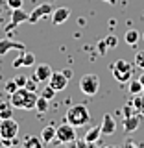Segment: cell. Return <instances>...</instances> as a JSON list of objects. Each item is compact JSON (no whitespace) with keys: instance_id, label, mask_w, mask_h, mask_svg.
Returning <instances> with one entry per match:
<instances>
[{"instance_id":"d590c367","label":"cell","mask_w":144,"mask_h":148,"mask_svg":"<svg viewBox=\"0 0 144 148\" xmlns=\"http://www.w3.org/2000/svg\"><path fill=\"white\" fill-rule=\"evenodd\" d=\"M139 82L142 83V89H144V74H141V78H139Z\"/></svg>"},{"instance_id":"e575fe53","label":"cell","mask_w":144,"mask_h":148,"mask_svg":"<svg viewBox=\"0 0 144 148\" xmlns=\"http://www.w3.org/2000/svg\"><path fill=\"white\" fill-rule=\"evenodd\" d=\"M104 2H107V4H111V6H115V4H117V0H104Z\"/></svg>"},{"instance_id":"ffe728a7","label":"cell","mask_w":144,"mask_h":148,"mask_svg":"<svg viewBox=\"0 0 144 148\" xmlns=\"http://www.w3.org/2000/svg\"><path fill=\"white\" fill-rule=\"evenodd\" d=\"M41 139H43L44 145H48V143H52L55 139V128L54 126H46L43 132H41Z\"/></svg>"},{"instance_id":"5b68a950","label":"cell","mask_w":144,"mask_h":148,"mask_svg":"<svg viewBox=\"0 0 144 148\" xmlns=\"http://www.w3.org/2000/svg\"><path fill=\"white\" fill-rule=\"evenodd\" d=\"M18 133V122L13 117L0 119V139H15Z\"/></svg>"},{"instance_id":"277c9868","label":"cell","mask_w":144,"mask_h":148,"mask_svg":"<svg viewBox=\"0 0 144 148\" xmlns=\"http://www.w3.org/2000/svg\"><path fill=\"white\" fill-rule=\"evenodd\" d=\"M55 139H57L61 145H70L76 141V128L70 122H63L55 128Z\"/></svg>"},{"instance_id":"f546056e","label":"cell","mask_w":144,"mask_h":148,"mask_svg":"<svg viewBox=\"0 0 144 148\" xmlns=\"http://www.w3.org/2000/svg\"><path fill=\"white\" fill-rule=\"evenodd\" d=\"M37 83H39V82H37L33 76L28 78V82H26V89H30V91H37Z\"/></svg>"},{"instance_id":"1f68e13d","label":"cell","mask_w":144,"mask_h":148,"mask_svg":"<svg viewBox=\"0 0 144 148\" xmlns=\"http://www.w3.org/2000/svg\"><path fill=\"white\" fill-rule=\"evenodd\" d=\"M107 48H109V46H107V43H105V39H104V41H98V52H100L102 56L107 52Z\"/></svg>"},{"instance_id":"d6a6232c","label":"cell","mask_w":144,"mask_h":148,"mask_svg":"<svg viewBox=\"0 0 144 148\" xmlns=\"http://www.w3.org/2000/svg\"><path fill=\"white\" fill-rule=\"evenodd\" d=\"M8 6L11 9H17V8H22V0H8Z\"/></svg>"},{"instance_id":"836d02e7","label":"cell","mask_w":144,"mask_h":148,"mask_svg":"<svg viewBox=\"0 0 144 148\" xmlns=\"http://www.w3.org/2000/svg\"><path fill=\"white\" fill-rule=\"evenodd\" d=\"M124 145L126 146H142V143H137V141H133V139H126Z\"/></svg>"},{"instance_id":"cb8c5ba5","label":"cell","mask_w":144,"mask_h":148,"mask_svg":"<svg viewBox=\"0 0 144 148\" xmlns=\"http://www.w3.org/2000/svg\"><path fill=\"white\" fill-rule=\"evenodd\" d=\"M129 92H131V95H139V92H144L142 83L139 82V80H129Z\"/></svg>"},{"instance_id":"44dd1931","label":"cell","mask_w":144,"mask_h":148,"mask_svg":"<svg viewBox=\"0 0 144 148\" xmlns=\"http://www.w3.org/2000/svg\"><path fill=\"white\" fill-rule=\"evenodd\" d=\"M124 39H126V43L129 46H135L139 43V39H141V34H139L137 30H128L126 35H124Z\"/></svg>"},{"instance_id":"74e56055","label":"cell","mask_w":144,"mask_h":148,"mask_svg":"<svg viewBox=\"0 0 144 148\" xmlns=\"http://www.w3.org/2000/svg\"><path fill=\"white\" fill-rule=\"evenodd\" d=\"M142 15H144V13H142Z\"/></svg>"},{"instance_id":"484cf974","label":"cell","mask_w":144,"mask_h":148,"mask_svg":"<svg viewBox=\"0 0 144 148\" xmlns=\"http://www.w3.org/2000/svg\"><path fill=\"white\" fill-rule=\"evenodd\" d=\"M41 96H44L46 100H52L54 96H55V89H54V87L48 83V85H46L44 89H41Z\"/></svg>"},{"instance_id":"d4e9b609","label":"cell","mask_w":144,"mask_h":148,"mask_svg":"<svg viewBox=\"0 0 144 148\" xmlns=\"http://www.w3.org/2000/svg\"><path fill=\"white\" fill-rule=\"evenodd\" d=\"M135 113H137V109H135V106H133V102L128 100L126 106L122 108V115L124 117H131V115H135Z\"/></svg>"},{"instance_id":"9c48e42d","label":"cell","mask_w":144,"mask_h":148,"mask_svg":"<svg viewBox=\"0 0 144 148\" xmlns=\"http://www.w3.org/2000/svg\"><path fill=\"white\" fill-rule=\"evenodd\" d=\"M52 67H50L48 63H41V65H37L35 67V71H33V78L37 82H48L50 80V76H52Z\"/></svg>"},{"instance_id":"d6986e66","label":"cell","mask_w":144,"mask_h":148,"mask_svg":"<svg viewBox=\"0 0 144 148\" xmlns=\"http://www.w3.org/2000/svg\"><path fill=\"white\" fill-rule=\"evenodd\" d=\"M22 145H24L26 148H41V146L44 145V143H43V139H41V137L30 135V137H26L24 141H22Z\"/></svg>"},{"instance_id":"83f0119b","label":"cell","mask_w":144,"mask_h":148,"mask_svg":"<svg viewBox=\"0 0 144 148\" xmlns=\"http://www.w3.org/2000/svg\"><path fill=\"white\" fill-rule=\"evenodd\" d=\"M135 65L144 71V50H139V52L135 54Z\"/></svg>"},{"instance_id":"603a6c76","label":"cell","mask_w":144,"mask_h":148,"mask_svg":"<svg viewBox=\"0 0 144 148\" xmlns=\"http://www.w3.org/2000/svg\"><path fill=\"white\" fill-rule=\"evenodd\" d=\"M48 102L50 100H46L44 96H39L37 102H35V109L39 111V113H46V111H48Z\"/></svg>"},{"instance_id":"f1b7e54d","label":"cell","mask_w":144,"mask_h":148,"mask_svg":"<svg viewBox=\"0 0 144 148\" xmlns=\"http://www.w3.org/2000/svg\"><path fill=\"white\" fill-rule=\"evenodd\" d=\"M105 43H107L109 48H117V46H118V39H117V35H107V37H105Z\"/></svg>"},{"instance_id":"52a82bcc","label":"cell","mask_w":144,"mask_h":148,"mask_svg":"<svg viewBox=\"0 0 144 148\" xmlns=\"http://www.w3.org/2000/svg\"><path fill=\"white\" fill-rule=\"evenodd\" d=\"M52 11H54V8L50 6V4H41V6H37L33 11L28 15V22H37V21H41V18H44L46 15H52Z\"/></svg>"},{"instance_id":"7402d4cb","label":"cell","mask_w":144,"mask_h":148,"mask_svg":"<svg viewBox=\"0 0 144 148\" xmlns=\"http://www.w3.org/2000/svg\"><path fill=\"white\" fill-rule=\"evenodd\" d=\"M111 69H118V71H129V72H133V65L129 63L128 59H117V63H115Z\"/></svg>"},{"instance_id":"e0dca14e","label":"cell","mask_w":144,"mask_h":148,"mask_svg":"<svg viewBox=\"0 0 144 148\" xmlns=\"http://www.w3.org/2000/svg\"><path fill=\"white\" fill-rule=\"evenodd\" d=\"M13 106H11V102H4V100H0V119H9V117H13Z\"/></svg>"},{"instance_id":"4dcf8cb0","label":"cell","mask_w":144,"mask_h":148,"mask_svg":"<svg viewBox=\"0 0 144 148\" xmlns=\"http://www.w3.org/2000/svg\"><path fill=\"white\" fill-rule=\"evenodd\" d=\"M26 82H28V78L24 76V74H18V76L15 78V83L18 87H26Z\"/></svg>"},{"instance_id":"4fadbf2b","label":"cell","mask_w":144,"mask_h":148,"mask_svg":"<svg viewBox=\"0 0 144 148\" xmlns=\"http://www.w3.org/2000/svg\"><path fill=\"white\" fill-rule=\"evenodd\" d=\"M68 17H70V9L68 8H57L52 11V22L54 24H63Z\"/></svg>"},{"instance_id":"5bb4252c","label":"cell","mask_w":144,"mask_h":148,"mask_svg":"<svg viewBox=\"0 0 144 148\" xmlns=\"http://www.w3.org/2000/svg\"><path fill=\"white\" fill-rule=\"evenodd\" d=\"M28 15L30 13H26L22 8H17V9H13V13H11V22L13 24H20V22H28Z\"/></svg>"},{"instance_id":"2e32d148","label":"cell","mask_w":144,"mask_h":148,"mask_svg":"<svg viewBox=\"0 0 144 148\" xmlns=\"http://www.w3.org/2000/svg\"><path fill=\"white\" fill-rule=\"evenodd\" d=\"M133 106H135L137 113L144 119V92H139V95H133Z\"/></svg>"},{"instance_id":"7c38bea8","label":"cell","mask_w":144,"mask_h":148,"mask_svg":"<svg viewBox=\"0 0 144 148\" xmlns=\"http://www.w3.org/2000/svg\"><path fill=\"white\" fill-rule=\"evenodd\" d=\"M35 65V56L31 52H24L22 56H18L15 58V61H13V67L15 69H20V67H33Z\"/></svg>"},{"instance_id":"6da1fadb","label":"cell","mask_w":144,"mask_h":148,"mask_svg":"<svg viewBox=\"0 0 144 148\" xmlns=\"http://www.w3.org/2000/svg\"><path fill=\"white\" fill-rule=\"evenodd\" d=\"M11 96V106L15 109H35V102H37V92L35 91H30L26 87H18V89L13 92Z\"/></svg>"},{"instance_id":"30bf717a","label":"cell","mask_w":144,"mask_h":148,"mask_svg":"<svg viewBox=\"0 0 144 148\" xmlns=\"http://www.w3.org/2000/svg\"><path fill=\"white\" fill-rule=\"evenodd\" d=\"M100 128H102V135H113V133L117 132V120H115L113 115L105 113L104 120H102V124H100Z\"/></svg>"},{"instance_id":"ba28073f","label":"cell","mask_w":144,"mask_h":148,"mask_svg":"<svg viewBox=\"0 0 144 148\" xmlns=\"http://www.w3.org/2000/svg\"><path fill=\"white\" fill-rule=\"evenodd\" d=\"M9 50H20V52H24L26 45L18 43V41H13V39H2L0 41V56H6Z\"/></svg>"},{"instance_id":"8fae6325","label":"cell","mask_w":144,"mask_h":148,"mask_svg":"<svg viewBox=\"0 0 144 148\" xmlns=\"http://www.w3.org/2000/svg\"><path fill=\"white\" fill-rule=\"evenodd\" d=\"M141 120H142V117H141L139 113L131 115V117H124V122H122L124 132H126V133H133V132H137L139 126H141Z\"/></svg>"},{"instance_id":"ac0fdd59","label":"cell","mask_w":144,"mask_h":148,"mask_svg":"<svg viewBox=\"0 0 144 148\" xmlns=\"http://www.w3.org/2000/svg\"><path fill=\"white\" fill-rule=\"evenodd\" d=\"M111 71H113L115 80L120 82V83H128L129 80H131V72L129 71H118V69H111Z\"/></svg>"},{"instance_id":"8992f818","label":"cell","mask_w":144,"mask_h":148,"mask_svg":"<svg viewBox=\"0 0 144 148\" xmlns=\"http://www.w3.org/2000/svg\"><path fill=\"white\" fill-rule=\"evenodd\" d=\"M68 80H70V78H68L63 71H59V72H52V76H50L48 83L55 89V92H59V91H65V89H67Z\"/></svg>"},{"instance_id":"4316f807","label":"cell","mask_w":144,"mask_h":148,"mask_svg":"<svg viewBox=\"0 0 144 148\" xmlns=\"http://www.w3.org/2000/svg\"><path fill=\"white\" fill-rule=\"evenodd\" d=\"M18 89V85L15 83V80H11V82H6V85H4V91L8 92V95H13Z\"/></svg>"},{"instance_id":"7a4b0ae2","label":"cell","mask_w":144,"mask_h":148,"mask_svg":"<svg viewBox=\"0 0 144 148\" xmlns=\"http://www.w3.org/2000/svg\"><path fill=\"white\" fill-rule=\"evenodd\" d=\"M65 119H67V122H70L74 128H80V126H85L91 120V113H89V109H87L85 104H74L67 109Z\"/></svg>"},{"instance_id":"8d00e7d4","label":"cell","mask_w":144,"mask_h":148,"mask_svg":"<svg viewBox=\"0 0 144 148\" xmlns=\"http://www.w3.org/2000/svg\"><path fill=\"white\" fill-rule=\"evenodd\" d=\"M142 37H144V34H142Z\"/></svg>"},{"instance_id":"3957f363","label":"cell","mask_w":144,"mask_h":148,"mask_svg":"<svg viewBox=\"0 0 144 148\" xmlns=\"http://www.w3.org/2000/svg\"><path fill=\"white\" fill-rule=\"evenodd\" d=\"M100 89V78L96 74H83L80 80V91L87 96H94Z\"/></svg>"},{"instance_id":"9a60e30c","label":"cell","mask_w":144,"mask_h":148,"mask_svg":"<svg viewBox=\"0 0 144 148\" xmlns=\"http://www.w3.org/2000/svg\"><path fill=\"white\" fill-rule=\"evenodd\" d=\"M100 135H102V128L100 126H92L89 132L85 133V141L89 143V145H94V143L100 139Z\"/></svg>"}]
</instances>
